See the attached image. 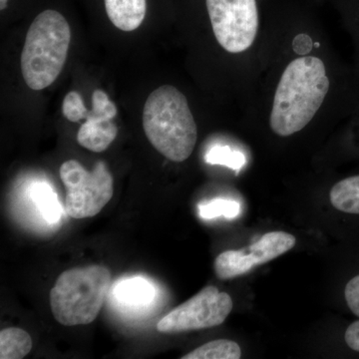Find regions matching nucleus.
I'll return each mask as SVG.
<instances>
[{"label": "nucleus", "mask_w": 359, "mask_h": 359, "mask_svg": "<svg viewBox=\"0 0 359 359\" xmlns=\"http://www.w3.org/2000/svg\"><path fill=\"white\" fill-rule=\"evenodd\" d=\"M330 88L325 63L314 56L292 60L283 71L269 116V126L280 137L302 131L320 110Z\"/></svg>", "instance_id": "f257e3e1"}, {"label": "nucleus", "mask_w": 359, "mask_h": 359, "mask_svg": "<svg viewBox=\"0 0 359 359\" xmlns=\"http://www.w3.org/2000/svg\"><path fill=\"white\" fill-rule=\"evenodd\" d=\"M143 128L153 147L173 162L188 159L197 143V124L188 100L171 85L161 86L149 95Z\"/></svg>", "instance_id": "f03ea898"}, {"label": "nucleus", "mask_w": 359, "mask_h": 359, "mask_svg": "<svg viewBox=\"0 0 359 359\" xmlns=\"http://www.w3.org/2000/svg\"><path fill=\"white\" fill-rule=\"evenodd\" d=\"M71 40L69 25L58 11H44L33 20L21 53V72L32 90L50 86L65 67Z\"/></svg>", "instance_id": "7ed1b4c3"}, {"label": "nucleus", "mask_w": 359, "mask_h": 359, "mask_svg": "<svg viewBox=\"0 0 359 359\" xmlns=\"http://www.w3.org/2000/svg\"><path fill=\"white\" fill-rule=\"evenodd\" d=\"M110 283L109 269L99 264L65 271L50 292L54 318L65 327L93 323L100 313Z\"/></svg>", "instance_id": "20e7f679"}, {"label": "nucleus", "mask_w": 359, "mask_h": 359, "mask_svg": "<svg viewBox=\"0 0 359 359\" xmlns=\"http://www.w3.org/2000/svg\"><path fill=\"white\" fill-rule=\"evenodd\" d=\"M59 173L66 190V212L71 218L95 217L112 199L114 179L103 161L91 172L76 160L66 161Z\"/></svg>", "instance_id": "39448f33"}, {"label": "nucleus", "mask_w": 359, "mask_h": 359, "mask_svg": "<svg viewBox=\"0 0 359 359\" xmlns=\"http://www.w3.org/2000/svg\"><path fill=\"white\" fill-rule=\"evenodd\" d=\"M217 41L230 53L252 46L259 32L257 0H205Z\"/></svg>", "instance_id": "423d86ee"}, {"label": "nucleus", "mask_w": 359, "mask_h": 359, "mask_svg": "<svg viewBox=\"0 0 359 359\" xmlns=\"http://www.w3.org/2000/svg\"><path fill=\"white\" fill-rule=\"evenodd\" d=\"M233 306L230 294L209 285L165 316L158 323L157 330L162 334H180L218 327Z\"/></svg>", "instance_id": "0eeeda50"}, {"label": "nucleus", "mask_w": 359, "mask_h": 359, "mask_svg": "<svg viewBox=\"0 0 359 359\" xmlns=\"http://www.w3.org/2000/svg\"><path fill=\"white\" fill-rule=\"evenodd\" d=\"M294 236L285 231L264 233L257 242L245 249L226 250L215 259L214 271L219 280L244 276L257 266L273 261L294 247Z\"/></svg>", "instance_id": "6e6552de"}, {"label": "nucleus", "mask_w": 359, "mask_h": 359, "mask_svg": "<svg viewBox=\"0 0 359 359\" xmlns=\"http://www.w3.org/2000/svg\"><path fill=\"white\" fill-rule=\"evenodd\" d=\"M111 22L122 32H134L143 23L147 11L146 0H105Z\"/></svg>", "instance_id": "1a4fd4ad"}, {"label": "nucleus", "mask_w": 359, "mask_h": 359, "mask_svg": "<svg viewBox=\"0 0 359 359\" xmlns=\"http://www.w3.org/2000/svg\"><path fill=\"white\" fill-rule=\"evenodd\" d=\"M117 134L112 120H86L78 131L77 142L87 150L101 153L107 150Z\"/></svg>", "instance_id": "9d476101"}, {"label": "nucleus", "mask_w": 359, "mask_h": 359, "mask_svg": "<svg viewBox=\"0 0 359 359\" xmlns=\"http://www.w3.org/2000/svg\"><path fill=\"white\" fill-rule=\"evenodd\" d=\"M330 198L337 211L359 215V175L337 182L330 190Z\"/></svg>", "instance_id": "9b49d317"}, {"label": "nucleus", "mask_w": 359, "mask_h": 359, "mask_svg": "<svg viewBox=\"0 0 359 359\" xmlns=\"http://www.w3.org/2000/svg\"><path fill=\"white\" fill-rule=\"evenodd\" d=\"M116 299L126 306H146L153 301L155 290L152 285L140 278H130L115 287Z\"/></svg>", "instance_id": "f8f14e48"}, {"label": "nucleus", "mask_w": 359, "mask_h": 359, "mask_svg": "<svg viewBox=\"0 0 359 359\" xmlns=\"http://www.w3.org/2000/svg\"><path fill=\"white\" fill-rule=\"evenodd\" d=\"M32 349V339L25 330L9 327L0 332V358H25Z\"/></svg>", "instance_id": "ddd939ff"}, {"label": "nucleus", "mask_w": 359, "mask_h": 359, "mask_svg": "<svg viewBox=\"0 0 359 359\" xmlns=\"http://www.w3.org/2000/svg\"><path fill=\"white\" fill-rule=\"evenodd\" d=\"M242 349L237 342L229 339H217L182 356V359H238Z\"/></svg>", "instance_id": "4468645a"}, {"label": "nucleus", "mask_w": 359, "mask_h": 359, "mask_svg": "<svg viewBox=\"0 0 359 359\" xmlns=\"http://www.w3.org/2000/svg\"><path fill=\"white\" fill-rule=\"evenodd\" d=\"M30 196L46 222L52 224L60 219L62 208L59 203L57 196L48 184H34L30 190Z\"/></svg>", "instance_id": "2eb2a0df"}, {"label": "nucleus", "mask_w": 359, "mask_h": 359, "mask_svg": "<svg viewBox=\"0 0 359 359\" xmlns=\"http://www.w3.org/2000/svg\"><path fill=\"white\" fill-rule=\"evenodd\" d=\"M93 107L86 120H112L117 115V108L103 90L97 89L92 95Z\"/></svg>", "instance_id": "dca6fc26"}, {"label": "nucleus", "mask_w": 359, "mask_h": 359, "mask_svg": "<svg viewBox=\"0 0 359 359\" xmlns=\"http://www.w3.org/2000/svg\"><path fill=\"white\" fill-rule=\"evenodd\" d=\"M62 112L70 122H79L86 120L89 110L85 107L81 95L76 91H71L63 100Z\"/></svg>", "instance_id": "f3484780"}, {"label": "nucleus", "mask_w": 359, "mask_h": 359, "mask_svg": "<svg viewBox=\"0 0 359 359\" xmlns=\"http://www.w3.org/2000/svg\"><path fill=\"white\" fill-rule=\"evenodd\" d=\"M205 160L210 164L226 165L233 169H238L244 164L245 161L241 153L233 152L228 147L212 148L205 156Z\"/></svg>", "instance_id": "a211bd4d"}, {"label": "nucleus", "mask_w": 359, "mask_h": 359, "mask_svg": "<svg viewBox=\"0 0 359 359\" xmlns=\"http://www.w3.org/2000/svg\"><path fill=\"white\" fill-rule=\"evenodd\" d=\"M238 212L237 203L229 201L217 200L207 204L200 205V214L203 218L212 219L224 215L226 217H235Z\"/></svg>", "instance_id": "6ab92c4d"}, {"label": "nucleus", "mask_w": 359, "mask_h": 359, "mask_svg": "<svg viewBox=\"0 0 359 359\" xmlns=\"http://www.w3.org/2000/svg\"><path fill=\"white\" fill-rule=\"evenodd\" d=\"M344 297L349 309L359 318V275L354 276L347 283Z\"/></svg>", "instance_id": "aec40b11"}, {"label": "nucleus", "mask_w": 359, "mask_h": 359, "mask_svg": "<svg viewBox=\"0 0 359 359\" xmlns=\"http://www.w3.org/2000/svg\"><path fill=\"white\" fill-rule=\"evenodd\" d=\"M344 339L349 348L359 353V320L354 321L347 327Z\"/></svg>", "instance_id": "412c9836"}, {"label": "nucleus", "mask_w": 359, "mask_h": 359, "mask_svg": "<svg viewBox=\"0 0 359 359\" xmlns=\"http://www.w3.org/2000/svg\"><path fill=\"white\" fill-rule=\"evenodd\" d=\"M7 1H8V0H0V4H1L0 8H1V11H4V9L6 8Z\"/></svg>", "instance_id": "4be33fe9"}]
</instances>
